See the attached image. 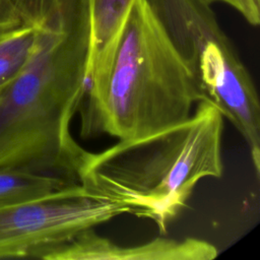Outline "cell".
<instances>
[{
    "mask_svg": "<svg viewBox=\"0 0 260 260\" xmlns=\"http://www.w3.org/2000/svg\"><path fill=\"white\" fill-rule=\"evenodd\" d=\"M89 51L88 0H58L24 68L0 92V169L77 181L86 150L70 124L86 88Z\"/></svg>",
    "mask_w": 260,
    "mask_h": 260,
    "instance_id": "1",
    "label": "cell"
},
{
    "mask_svg": "<svg viewBox=\"0 0 260 260\" xmlns=\"http://www.w3.org/2000/svg\"><path fill=\"white\" fill-rule=\"evenodd\" d=\"M202 100L192 69L148 1L136 0L117 41L90 67L77 112L80 135H149L187 120Z\"/></svg>",
    "mask_w": 260,
    "mask_h": 260,
    "instance_id": "2",
    "label": "cell"
},
{
    "mask_svg": "<svg viewBox=\"0 0 260 260\" xmlns=\"http://www.w3.org/2000/svg\"><path fill=\"white\" fill-rule=\"evenodd\" d=\"M196 105L193 114L177 125L118 140L99 152L86 150L77 181L166 234L198 182L223 173V117L208 101Z\"/></svg>",
    "mask_w": 260,
    "mask_h": 260,
    "instance_id": "3",
    "label": "cell"
},
{
    "mask_svg": "<svg viewBox=\"0 0 260 260\" xmlns=\"http://www.w3.org/2000/svg\"><path fill=\"white\" fill-rule=\"evenodd\" d=\"M128 214L120 203L71 182L30 201L0 208V259L42 258L84 231Z\"/></svg>",
    "mask_w": 260,
    "mask_h": 260,
    "instance_id": "4",
    "label": "cell"
},
{
    "mask_svg": "<svg viewBox=\"0 0 260 260\" xmlns=\"http://www.w3.org/2000/svg\"><path fill=\"white\" fill-rule=\"evenodd\" d=\"M203 100L211 103L246 141L260 174V104L247 67L224 31L204 41L187 61Z\"/></svg>",
    "mask_w": 260,
    "mask_h": 260,
    "instance_id": "5",
    "label": "cell"
},
{
    "mask_svg": "<svg viewBox=\"0 0 260 260\" xmlns=\"http://www.w3.org/2000/svg\"><path fill=\"white\" fill-rule=\"evenodd\" d=\"M217 255L214 245L197 238H156L143 245L122 246L90 229L53 251L47 260H211Z\"/></svg>",
    "mask_w": 260,
    "mask_h": 260,
    "instance_id": "6",
    "label": "cell"
},
{
    "mask_svg": "<svg viewBox=\"0 0 260 260\" xmlns=\"http://www.w3.org/2000/svg\"><path fill=\"white\" fill-rule=\"evenodd\" d=\"M135 1L88 0L90 22L89 70L93 61L117 41Z\"/></svg>",
    "mask_w": 260,
    "mask_h": 260,
    "instance_id": "7",
    "label": "cell"
},
{
    "mask_svg": "<svg viewBox=\"0 0 260 260\" xmlns=\"http://www.w3.org/2000/svg\"><path fill=\"white\" fill-rule=\"evenodd\" d=\"M71 182L21 169H0V208L41 198Z\"/></svg>",
    "mask_w": 260,
    "mask_h": 260,
    "instance_id": "8",
    "label": "cell"
},
{
    "mask_svg": "<svg viewBox=\"0 0 260 260\" xmlns=\"http://www.w3.org/2000/svg\"><path fill=\"white\" fill-rule=\"evenodd\" d=\"M39 28L20 24L0 29V92L24 68L35 48Z\"/></svg>",
    "mask_w": 260,
    "mask_h": 260,
    "instance_id": "9",
    "label": "cell"
},
{
    "mask_svg": "<svg viewBox=\"0 0 260 260\" xmlns=\"http://www.w3.org/2000/svg\"><path fill=\"white\" fill-rule=\"evenodd\" d=\"M22 24L42 27L58 12V0H8Z\"/></svg>",
    "mask_w": 260,
    "mask_h": 260,
    "instance_id": "10",
    "label": "cell"
},
{
    "mask_svg": "<svg viewBox=\"0 0 260 260\" xmlns=\"http://www.w3.org/2000/svg\"><path fill=\"white\" fill-rule=\"evenodd\" d=\"M208 4L222 3L231 6L251 25L260 23V0H204Z\"/></svg>",
    "mask_w": 260,
    "mask_h": 260,
    "instance_id": "11",
    "label": "cell"
},
{
    "mask_svg": "<svg viewBox=\"0 0 260 260\" xmlns=\"http://www.w3.org/2000/svg\"><path fill=\"white\" fill-rule=\"evenodd\" d=\"M22 24L17 12L8 0H0V29Z\"/></svg>",
    "mask_w": 260,
    "mask_h": 260,
    "instance_id": "12",
    "label": "cell"
}]
</instances>
